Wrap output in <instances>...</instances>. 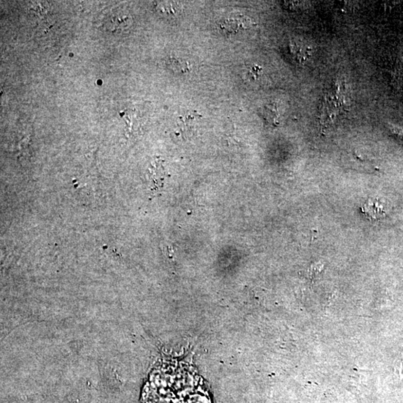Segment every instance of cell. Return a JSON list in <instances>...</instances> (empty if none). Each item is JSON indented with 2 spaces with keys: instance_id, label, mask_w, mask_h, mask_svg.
Instances as JSON below:
<instances>
[{
  "instance_id": "1",
  "label": "cell",
  "mask_w": 403,
  "mask_h": 403,
  "mask_svg": "<svg viewBox=\"0 0 403 403\" xmlns=\"http://www.w3.org/2000/svg\"><path fill=\"white\" fill-rule=\"evenodd\" d=\"M349 106L347 82L345 78H338L323 98L320 114L322 127L328 128L333 125L337 119L346 114Z\"/></svg>"
},
{
  "instance_id": "2",
  "label": "cell",
  "mask_w": 403,
  "mask_h": 403,
  "mask_svg": "<svg viewBox=\"0 0 403 403\" xmlns=\"http://www.w3.org/2000/svg\"><path fill=\"white\" fill-rule=\"evenodd\" d=\"M133 19L128 11L119 7H112L101 17V26L103 31L113 36H122L129 32Z\"/></svg>"
},
{
  "instance_id": "3",
  "label": "cell",
  "mask_w": 403,
  "mask_h": 403,
  "mask_svg": "<svg viewBox=\"0 0 403 403\" xmlns=\"http://www.w3.org/2000/svg\"><path fill=\"white\" fill-rule=\"evenodd\" d=\"M362 209L365 216L372 220H377L383 218L385 215L384 205L379 200H367L364 204Z\"/></svg>"
},
{
  "instance_id": "4",
  "label": "cell",
  "mask_w": 403,
  "mask_h": 403,
  "mask_svg": "<svg viewBox=\"0 0 403 403\" xmlns=\"http://www.w3.org/2000/svg\"><path fill=\"white\" fill-rule=\"evenodd\" d=\"M166 67L175 73L184 74L190 71V64L181 58L170 57L166 61Z\"/></svg>"
},
{
  "instance_id": "5",
  "label": "cell",
  "mask_w": 403,
  "mask_h": 403,
  "mask_svg": "<svg viewBox=\"0 0 403 403\" xmlns=\"http://www.w3.org/2000/svg\"><path fill=\"white\" fill-rule=\"evenodd\" d=\"M156 11L165 16L176 15L180 11V5L175 2H159L156 3Z\"/></svg>"
},
{
  "instance_id": "6",
  "label": "cell",
  "mask_w": 403,
  "mask_h": 403,
  "mask_svg": "<svg viewBox=\"0 0 403 403\" xmlns=\"http://www.w3.org/2000/svg\"><path fill=\"white\" fill-rule=\"evenodd\" d=\"M240 20L237 19H231L229 20H226V22H223V24L221 26V27L224 30L228 31V32H236L240 28L243 26L241 22H239Z\"/></svg>"
},
{
  "instance_id": "7",
  "label": "cell",
  "mask_w": 403,
  "mask_h": 403,
  "mask_svg": "<svg viewBox=\"0 0 403 403\" xmlns=\"http://www.w3.org/2000/svg\"><path fill=\"white\" fill-rule=\"evenodd\" d=\"M266 116H271V119L272 120L273 123H276L277 119H278V111L277 109L275 106H273L271 108L267 107L266 109Z\"/></svg>"
},
{
  "instance_id": "8",
  "label": "cell",
  "mask_w": 403,
  "mask_h": 403,
  "mask_svg": "<svg viewBox=\"0 0 403 403\" xmlns=\"http://www.w3.org/2000/svg\"><path fill=\"white\" fill-rule=\"evenodd\" d=\"M261 71H262V69H261V67L256 65L255 66V67H252L251 70H250V72H249V73H250V76H252L253 78L256 79L257 77L259 76L260 74H261Z\"/></svg>"
},
{
  "instance_id": "9",
  "label": "cell",
  "mask_w": 403,
  "mask_h": 403,
  "mask_svg": "<svg viewBox=\"0 0 403 403\" xmlns=\"http://www.w3.org/2000/svg\"><path fill=\"white\" fill-rule=\"evenodd\" d=\"M390 130H391L392 133L395 134L396 136H397L399 139L403 141V128H402V127H393L390 128Z\"/></svg>"
}]
</instances>
